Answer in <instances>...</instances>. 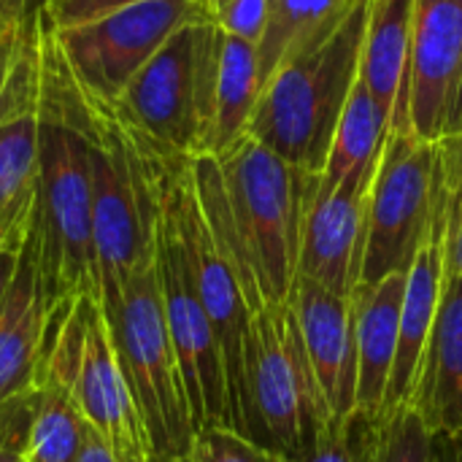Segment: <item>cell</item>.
<instances>
[{"label":"cell","instance_id":"1","mask_svg":"<svg viewBox=\"0 0 462 462\" xmlns=\"http://www.w3.org/2000/svg\"><path fill=\"white\" fill-rule=\"evenodd\" d=\"M41 35V122H38V176L27 219L38 276L49 311L92 295L95 241H92V162L87 135V95L73 79L57 32L38 8Z\"/></svg>","mask_w":462,"mask_h":462},{"label":"cell","instance_id":"2","mask_svg":"<svg viewBox=\"0 0 462 462\" xmlns=\"http://www.w3.org/2000/svg\"><path fill=\"white\" fill-rule=\"evenodd\" d=\"M371 0H357L319 43L284 62L263 87L246 135L295 168L322 176L346 100L360 79Z\"/></svg>","mask_w":462,"mask_h":462},{"label":"cell","instance_id":"3","mask_svg":"<svg viewBox=\"0 0 462 462\" xmlns=\"http://www.w3.org/2000/svg\"><path fill=\"white\" fill-rule=\"evenodd\" d=\"M230 211L265 303L290 298L319 176L290 165L252 135L217 154Z\"/></svg>","mask_w":462,"mask_h":462},{"label":"cell","instance_id":"4","mask_svg":"<svg viewBox=\"0 0 462 462\" xmlns=\"http://www.w3.org/2000/svg\"><path fill=\"white\" fill-rule=\"evenodd\" d=\"M333 420L290 300L252 314L244 344L241 436L290 460Z\"/></svg>","mask_w":462,"mask_h":462},{"label":"cell","instance_id":"5","mask_svg":"<svg viewBox=\"0 0 462 462\" xmlns=\"http://www.w3.org/2000/svg\"><path fill=\"white\" fill-rule=\"evenodd\" d=\"M38 374L62 382L87 425L116 462H154L152 439L122 368L108 319L92 295L73 298L49 314Z\"/></svg>","mask_w":462,"mask_h":462},{"label":"cell","instance_id":"6","mask_svg":"<svg viewBox=\"0 0 462 462\" xmlns=\"http://www.w3.org/2000/svg\"><path fill=\"white\" fill-rule=\"evenodd\" d=\"M219 51L222 27L214 16L187 22L125 87L114 103L116 114L168 154H206L214 125Z\"/></svg>","mask_w":462,"mask_h":462},{"label":"cell","instance_id":"7","mask_svg":"<svg viewBox=\"0 0 462 462\" xmlns=\"http://www.w3.org/2000/svg\"><path fill=\"white\" fill-rule=\"evenodd\" d=\"M122 368L143 414L154 462H184L195 439L184 376L165 328L154 257L125 284L122 303L108 319Z\"/></svg>","mask_w":462,"mask_h":462},{"label":"cell","instance_id":"8","mask_svg":"<svg viewBox=\"0 0 462 462\" xmlns=\"http://www.w3.org/2000/svg\"><path fill=\"white\" fill-rule=\"evenodd\" d=\"M439 198L441 141H425L414 130L390 133L371 184L357 287L409 273L433 230Z\"/></svg>","mask_w":462,"mask_h":462},{"label":"cell","instance_id":"9","mask_svg":"<svg viewBox=\"0 0 462 462\" xmlns=\"http://www.w3.org/2000/svg\"><path fill=\"white\" fill-rule=\"evenodd\" d=\"M154 154H157V171H160L154 268H157L165 328H168V336H171V344H173V352L184 376L195 433L208 425L230 428L222 349H219L214 325L203 309V300L198 295L187 249H184V238H181V230H179V222L168 198V187H165L168 152L154 146Z\"/></svg>","mask_w":462,"mask_h":462},{"label":"cell","instance_id":"10","mask_svg":"<svg viewBox=\"0 0 462 462\" xmlns=\"http://www.w3.org/2000/svg\"><path fill=\"white\" fill-rule=\"evenodd\" d=\"M206 16H214L206 0H143L68 30L51 27L84 95L116 103L179 27Z\"/></svg>","mask_w":462,"mask_h":462},{"label":"cell","instance_id":"11","mask_svg":"<svg viewBox=\"0 0 462 462\" xmlns=\"http://www.w3.org/2000/svg\"><path fill=\"white\" fill-rule=\"evenodd\" d=\"M462 89V0H414L409 127L425 141L455 133Z\"/></svg>","mask_w":462,"mask_h":462},{"label":"cell","instance_id":"12","mask_svg":"<svg viewBox=\"0 0 462 462\" xmlns=\"http://www.w3.org/2000/svg\"><path fill=\"white\" fill-rule=\"evenodd\" d=\"M41 8V5H38ZM38 8L22 22L5 84L0 89V217H24L38 176L41 35Z\"/></svg>","mask_w":462,"mask_h":462},{"label":"cell","instance_id":"13","mask_svg":"<svg viewBox=\"0 0 462 462\" xmlns=\"http://www.w3.org/2000/svg\"><path fill=\"white\" fill-rule=\"evenodd\" d=\"M376 171L344 179L330 195L314 198L303 227L298 273L330 292L352 295L360 282L368 198Z\"/></svg>","mask_w":462,"mask_h":462},{"label":"cell","instance_id":"14","mask_svg":"<svg viewBox=\"0 0 462 462\" xmlns=\"http://www.w3.org/2000/svg\"><path fill=\"white\" fill-rule=\"evenodd\" d=\"M287 300L295 309L330 417L352 414L357 406V336L352 295H338L306 276H295Z\"/></svg>","mask_w":462,"mask_h":462},{"label":"cell","instance_id":"15","mask_svg":"<svg viewBox=\"0 0 462 462\" xmlns=\"http://www.w3.org/2000/svg\"><path fill=\"white\" fill-rule=\"evenodd\" d=\"M444 279H447V265H444V227H441V198H439V214L433 230L406 273V292H403L401 322H398V349H395L387 395L379 411V425H384L393 414H398V409L409 406L411 401V390L441 303Z\"/></svg>","mask_w":462,"mask_h":462},{"label":"cell","instance_id":"16","mask_svg":"<svg viewBox=\"0 0 462 462\" xmlns=\"http://www.w3.org/2000/svg\"><path fill=\"white\" fill-rule=\"evenodd\" d=\"M409 406L433 436L462 433V279L447 276Z\"/></svg>","mask_w":462,"mask_h":462},{"label":"cell","instance_id":"17","mask_svg":"<svg viewBox=\"0 0 462 462\" xmlns=\"http://www.w3.org/2000/svg\"><path fill=\"white\" fill-rule=\"evenodd\" d=\"M49 314L35 252L24 227L16 273L0 309V409L35 384Z\"/></svg>","mask_w":462,"mask_h":462},{"label":"cell","instance_id":"18","mask_svg":"<svg viewBox=\"0 0 462 462\" xmlns=\"http://www.w3.org/2000/svg\"><path fill=\"white\" fill-rule=\"evenodd\" d=\"M414 0H371L360 54V81L390 119V133L409 127V57Z\"/></svg>","mask_w":462,"mask_h":462},{"label":"cell","instance_id":"19","mask_svg":"<svg viewBox=\"0 0 462 462\" xmlns=\"http://www.w3.org/2000/svg\"><path fill=\"white\" fill-rule=\"evenodd\" d=\"M406 292V273H393L374 287H355V336H357V406L379 422V411L387 395L395 349L398 322Z\"/></svg>","mask_w":462,"mask_h":462},{"label":"cell","instance_id":"20","mask_svg":"<svg viewBox=\"0 0 462 462\" xmlns=\"http://www.w3.org/2000/svg\"><path fill=\"white\" fill-rule=\"evenodd\" d=\"M355 3L357 0H268V24L257 43L260 92L284 62L328 38Z\"/></svg>","mask_w":462,"mask_h":462},{"label":"cell","instance_id":"21","mask_svg":"<svg viewBox=\"0 0 462 462\" xmlns=\"http://www.w3.org/2000/svg\"><path fill=\"white\" fill-rule=\"evenodd\" d=\"M387 135H390L387 114L379 108V103L371 97L365 84L357 79L346 100L344 116L338 122L328 165L319 176L317 198L330 195L349 176H363V173L376 171Z\"/></svg>","mask_w":462,"mask_h":462},{"label":"cell","instance_id":"22","mask_svg":"<svg viewBox=\"0 0 462 462\" xmlns=\"http://www.w3.org/2000/svg\"><path fill=\"white\" fill-rule=\"evenodd\" d=\"M260 97V73H257V46L227 35L222 30L219 73H217V100H214V125L208 135L206 154H222L238 138L246 135L249 119Z\"/></svg>","mask_w":462,"mask_h":462},{"label":"cell","instance_id":"23","mask_svg":"<svg viewBox=\"0 0 462 462\" xmlns=\"http://www.w3.org/2000/svg\"><path fill=\"white\" fill-rule=\"evenodd\" d=\"M89 430L70 390L54 376L38 374L27 462H76Z\"/></svg>","mask_w":462,"mask_h":462},{"label":"cell","instance_id":"24","mask_svg":"<svg viewBox=\"0 0 462 462\" xmlns=\"http://www.w3.org/2000/svg\"><path fill=\"white\" fill-rule=\"evenodd\" d=\"M379 430L382 425L363 411L333 417L295 457L284 462H376Z\"/></svg>","mask_w":462,"mask_h":462},{"label":"cell","instance_id":"25","mask_svg":"<svg viewBox=\"0 0 462 462\" xmlns=\"http://www.w3.org/2000/svg\"><path fill=\"white\" fill-rule=\"evenodd\" d=\"M441 227L447 276L462 279V133L441 138Z\"/></svg>","mask_w":462,"mask_h":462},{"label":"cell","instance_id":"26","mask_svg":"<svg viewBox=\"0 0 462 462\" xmlns=\"http://www.w3.org/2000/svg\"><path fill=\"white\" fill-rule=\"evenodd\" d=\"M433 441L420 414L403 406L379 430L376 462H433Z\"/></svg>","mask_w":462,"mask_h":462},{"label":"cell","instance_id":"27","mask_svg":"<svg viewBox=\"0 0 462 462\" xmlns=\"http://www.w3.org/2000/svg\"><path fill=\"white\" fill-rule=\"evenodd\" d=\"M184 462H284L260 449L225 425H208L195 433Z\"/></svg>","mask_w":462,"mask_h":462},{"label":"cell","instance_id":"28","mask_svg":"<svg viewBox=\"0 0 462 462\" xmlns=\"http://www.w3.org/2000/svg\"><path fill=\"white\" fill-rule=\"evenodd\" d=\"M214 22L236 38L260 43L268 24V0H227L214 11Z\"/></svg>","mask_w":462,"mask_h":462},{"label":"cell","instance_id":"29","mask_svg":"<svg viewBox=\"0 0 462 462\" xmlns=\"http://www.w3.org/2000/svg\"><path fill=\"white\" fill-rule=\"evenodd\" d=\"M135 3L143 0H41V8L57 30H68Z\"/></svg>","mask_w":462,"mask_h":462},{"label":"cell","instance_id":"30","mask_svg":"<svg viewBox=\"0 0 462 462\" xmlns=\"http://www.w3.org/2000/svg\"><path fill=\"white\" fill-rule=\"evenodd\" d=\"M27 227V222H24ZM24 227L0 249V309L5 303V295H8V287L14 282V273H16V263H19V252H22V238H24Z\"/></svg>","mask_w":462,"mask_h":462},{"label":"cell","instance_id":"31","mask_svg":"<svg viewBox=\"0 0 462 462\" xmlns=\"http://www.w3.org/2000/svg\"><path fill=\"white\" fill-rule=\"evenodd\" d=\"M38 5L35 0H0V30L22 24Z\"/></svg>","mask_w":462,"mask_h":462},{"label":"cell","instance_id":"32","mask_svg":"<svg viewBox=\"0 0 462 462\" xmlns=\"http://www.w3.org/2000/svg\"><path fill=\"white\" fill-rule=\"evenodd\" d=\"M19 30H22V24H16V27H3V30H0V89H3L5 76H8V68H11V57H14L16 41H19Z\"/></svg>","mask_w":462,"mask_h":462},{"label":"cell","instance_id":"33","mask_svg":"<svg viewBox=\"0 0 462 462\" xmlns=\"http://www.w3.org/2000/svg\"><path fill=\"white\" fill-rule=\"evenodd\" d=\"M76 462H116V460H114L111 449L100 441V436H97L95 430H89V436H87V441H84V447H81V452H79Z\"/></svg>","mask_w":462,"mask_h":462},{"label":"cell","instance_id":"34","mask_svg":"<svg viewBox=\"0 0 462 462\" xmlns=\"http://www.w3.org/2000/svg\"><path fill=\"white\" fill-rule=\"evenodd\" d=\"M436 447L441 462H462V433L460 436H436Z\"/></svg>","mask_w":462,"mask_h":462},{"label":"cell","instance_id":"35","mask_svg":"<svg viewBox=\"0 0 462 462\" xmlns=\"http://www.w3.org/2000/svg\"><path fill=\"white\" fill-rule=\"evenodd\" d=\"M32 208V206H30ZM27 217H30V211L24 214V217H16V219H11V217H0V249L24 227V222H27Z\"/></svg>","mask_w":462,"mask_h":462},{"label":"cell","instance_id":"36","mask_svg":"<svg viewBox=\"0 0 462 462\" xmlns=\"http://www.w3.org/2000/svg\"><path fill=\"white\" fill-rule=\"evenodd\" d=\"M455 133H462V89H460V106H457V122H455ZM452 133V135H455Z\"/></svg>","mask_w":462,"mask_h":462},{"label":"cell","instance_id":"37","mask_svg":"<svg viewBox=\"0 0 462 462\" xmlns=\"http://www.w3.org/2000/svg\"><path fill=\"white\" fill-rule=\"evenodd\" d=\"M206 3H208V8H211V14H214V11H217L222 3H227V0H206Z\"/></svg>","mask_w":462,"mask_h":462},{"label":"cell","instance_id":"38","mask_svg":"<svg viewBox=\"0 0 462 462\" xmlns=\"http://www.w3.org/2000/svg\"><path fill=\"white\" fill-rule=\"evenodd\" d=\"M433 462H441V455H439V447H436V441H433Z\"/></svg>","mask_w":462,"mask_h":462}]
</instances>
